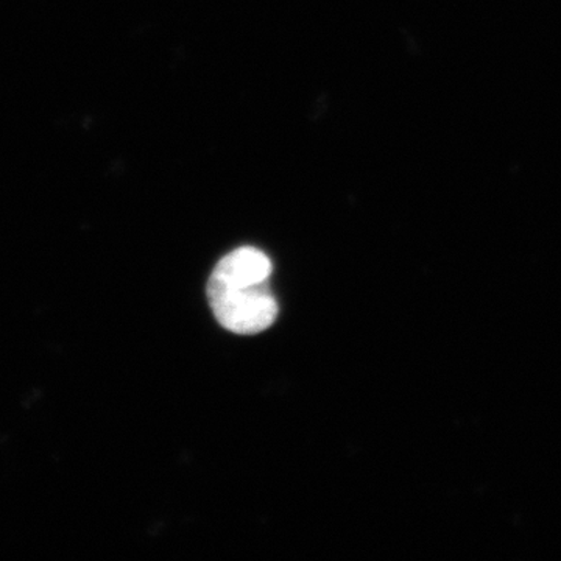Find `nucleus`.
Returning a JSON list of instances; mask_svg holds the SVG:
<instances>
[{
    "instance_id": "nucleus-1",
    "label": "nucleus",
    "mask_w": 561,
    "mask_h": 561,
    "mask_svg": "<svg viewBox=\"0 0 561 561\" xmlns=\"http://www.w3.org/2000/svg\"><path fill=\"white\" fill-rule=\"evenodd\" d=\"M206 294L216 320L234 334H260L278 317V302L268 283H227L209 278Z\"/></svg>"
},
{
    "instance_id": "nucleus-2",
    "label": "nucleus",
    "mask_w": 561,
    "mask_h": 561,
    "mask_svg": "<svg viewBox=\"0 0 561 561\" xmlns=\"http://www.w3.org/2000/svg\"><path fill=\"white\" fill-rule=\"evenodd\" d=\"M273 271L271 257L253 247H242L221 257L210 278L227 283H268Z\"/></svg>"
}]
</instances>
